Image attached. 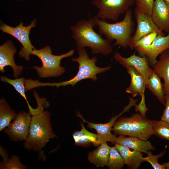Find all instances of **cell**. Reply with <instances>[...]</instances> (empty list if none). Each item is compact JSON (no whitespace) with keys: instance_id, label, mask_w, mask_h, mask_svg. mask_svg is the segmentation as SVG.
Here are the masks:
<instances>
[{"instance_id":"1","label":"cell","mask_w":169,"mask_h":169,"mask_svg":"<svg viewBox=\"0 0 169 169\" xmlns=\"http://www.w3.org/2000/svg\"><path fill=\"white\" fill-rule=\"evenodd\" d=\"M96 26L94 18H90L88 20H80L70 27L72 37L75 40L76 49L88 47L92 54L109 55L113 51L111 42L106 38H103L100 34L94 30Z\"/></svg>"},{"instance_id":"2","label":"cell","mask_w":169,"mask_h":169,"mask_svg":"<svg viewBox=\"0 0 169 169\" xmlns=\"http://www.w3.org/2000/svg\"><path fill=\"white\" fill-rule=\"evenodd\" d=\"M100 34L104 35L110 42L114 40L113 46H120L126 49L129 47L131 38L135 30L132 12L129 9L125 13L121 21L110 23L100 19L97 15L93 17Z\"/></svg>"},{"instance_id":"3","label":"cell","mask_w":169,"mask_h":169,"mask_svg":"<svg viewBox=\"0 0 169 169\" xmlns=\"http://www.w3.org/2000/svg\"><path fill=\"white\" fill-rule=\"evenodd\" d=\"M51 116V113L46 110L31 117L28 134L23 143L24 148L40 151L50 139L58 137L52 128Z\"/></svg>"},{"instance_id":"4","label":"cell","mask_w":169,"mask_h":169,"mask_svg":"<svg viewBox=\"0 0 169 169\" xmlns=\"http://www.w3.org/2000/svg\"><path fill=\"white\" fill-rule=\"evenodd\" d=\"M111 131L116 135L138 137L147 141L153 135V120L138 113L128 117L118 118L114 123Z\"/></svg>"},{"instance_id":"5","label":"cell","mask_w":169,"mask_h":169,"mask_svg":"<svg viewBox=\"0 0 169 169\" xmlns=\"http://www.w3.org/2000/svg\"><path fill=\"white\" fill-rule=\"evenodd\" d=\"M77 50L78 56L71 59L73 61L79 64L78 71L74 77L69 80L59 82L41 83V86H56L58 88L70 85L73 87L77 83L84 79H89L96 81L98 79L97 74L105 72L111 68L110 66L103 68L97 66L95 64L97 58L93 57L90 59L84 48Z\"/></svg>"},{"instance_id":"6","label":"cell","mask_w":169,"mask_h":169,"mask_svg":"<svg viewBox=\"0 0 169 169\" xmlns=\"http://www.w3.org/2000/svg\"><path fill=\"white\" fill-rule=\"evenodd\" d=\"M74 52V50L72 49L65 54L55 55L52 54V50L49 45L39 49H34L32 54L39 58L42 66L40 67L33 66L32 67L36 70L37 73L40 78L58 77L62 75L65 71V68L60 66L61 60L73 56Z\"/></svg>"},{"instance_id":"7","label":"cell","mask_w":169,"mask_h":169,"mask_svg":"<svg viewBox=\"0 0 169 169\" xmlns=\"http://www.w3.org/2000/svg\"><path fill=\"white\" fill-rule=\"evenodd\" d=\"M36 19L34 18L30 24L27 26L23 25L21 22L19 25L15 27H12L5 23H3L0 27V29L3 33L8 34L17 39L22 44L23 47L18 53L20 57L23 58L27 61L30 60V55L35 49L32 44L29 38V34L32 28L36 27Z\"/></svg>"},{"instance_id":"8","label":"cell","mask_w":169,"mask_h":169,"mask_svg":"<svg viewBox=\"0 0 169 169\" xmlns=\"http://www.w3.org/2000/svg\"><path fill=\"white\" fill-rule=\"evenodd\" d=\"M135 1V0H92V3L98 9L97 16L100 19L116 21Z\"/></svg>"},{"instance_id":"9","label":"cell","mask_w":169,"mask_h":169,"mask_svg":"<svg viewBox=\"0 0 169 169\" xmlns=\"http://www.w3.org/2000/svg\"><path fill=\"white\" fill-rule=\"evenodd\" d=\"M29 113L22 111L17 114L14 121L4 129L11 141L16 142L25 141L29 133L31 117Z\"/></svg>"},{"instance_id":"10","label":"cell","mask_w":169,"mask_h":169,"mask_svg":"<svg viewBox=\"0 0 169 169\" xmlns=\"http://www.w3.org/2000/svg\"><path fill=\"white\" fill-rule=\"evenodd\" d=\"M137 23L134 34L131 36L129 47L132 49L134 44L143 37L156 32L165 36L164 32L159 29L154 22L151 15L144 13L136 8L134 11Z\"/></svg>"},{"instance_id":"11","label":"cell","mask_w":169,"mask_h":169,"mask_svg":"<svg viewBox=\"0 0 169 169\" xmlns=\"http://www.w3.org/2000/svg\"><path fill=\"white\" fill-rule=\"evenodd\" d=\"M131 108V106L128 105L124 107L123 110L118 115L112 117L109 121L104 124L95 123L88 122L79 112L77 113V116L83 120V123L88 124L87 127L89 128L93 129L96 131L99 136V145L107 142H110L114 144L116 143L117 137L115 135L111 132L113 126L118 118L124 113L128 111Z\"/></svg>"},{"instance_id":"12","label":"cell","mask_w":169,"mask_h":169,"mask_svg":"<svg viewBox=\"0 0 169 169\" xmlns=\"http://www.w3.org/2000/svg\"><path fill=\"white\" fill-rule=\"evenodd\" d=\"M17 51L11 40H8L0 46V72H4L5 67L9 66L13 69V76L15 79L18 78L21 74L23 68V66L18 65L15 63L14 55Z\"/></svg>"},{"instance_id":"13","label":"cell","mask_w":169,"mask_h":169,"mask_svg":"<svg viewBox=\"0 0 169 169\" xmlns=\"http://www.w3.org/2000/svg\"><path fill=\"white\" fill-rule=\"evenodd\" d=\"M114 58L124 67L126 68L131 67L134 68L142 75L145 82L152 69L150 67L148 59L146 56H138L135 53L125 58L116 52L114 54Z\"/></svg>"},{"instance_id":"14","label":"cell","mask_w":169,"mask_h":169,"mask_svg":"<svg viewBox=\"0 0 169 169\" xmlns=\"http://www.w3.org/2000/svg\"><path fill=\"white\" fill-rule=\"evenodd\" d=\"M151 16L159 29L169 33V3L163 0H155Z\"/></svg>"},{"instance_id":"15","label":"cell","mask_w":169,"mask_h":169,"mask_svg":"<svg viewBox=\"0 0 169 169\" xmlns=\"http://www.w3.org/2000/svg\"><path fill=\"white\" fill-rule=\"evenodd\" d=\"M127 72L131 77L129 86L126 90V93L131 94L133 97L137 95L145 98V92L146 88L145 79L136 69L129 67L126 68Z\"/></svg>"},{"instance_id":"16","label":"cell","mask_w":169,"mask_h":169,"mask_svg":"<svg viewBox=\"0 0 169 169\" xmlns=\"http://www.w3.org/2000/svg\"><path fill=\"white\" fill-rule=\"evenodd\" d=\"M168 49H169V33L167 36L158 34L146 55L150 65L152 66L155 64L157 57Z\"/></svg>"},{"instance_id":"17","label":"cell","mask_w":169,"mask_h":169,"mask_svg":"<svg viewBox=\"0 0 169 169\" xmlns=\"http://www.w3.org/2000/svg\"><path fill=\"white\" fill-rule=\"evenodd\" d=\"M152 67L161 79L164 80L165 95H169V49L159 55V59Z\"/></svg>"},{"instance_id":"18","label":"cell","mask_w":169,"mask_h":169,"mask_svg":"<svg viewBox=\"0 0 169 169\" xmlns=\"http://www.w3.org/2000/svg\"><path fill=\"white\" fill-rule=\"evenodd\" d=\"M115 143L146 154L149 151L155 150V148L149 141L136 137L119 135L117 138Z\"/></svg>"},{"instance_id":"19","label":"cell","mask_w":169,"mask_h":169,"mask_svg":"<svg viewBox=\"0 0 169 169\" xmlns=\"http://www.w3.org/2000/svg\"><path fill=\"white\" fill-rule=\"evenodd\" d=\"M115 146L122 156L124 162L128 168L137 169L144 162L141 152L135 150L131 151L125 146L115 143Z\"/></svg>"},{"instance_id":"20","label":"cell","mask_w":169,"mask_h":169,"mask_svg":"<svg viewBox=\"0 0 169 169\" xmlns=\"http://www.w3.org/2000/svg\"><path fill=\"white\" fill-rule=\"evenodd\" d=\"M161 78L152 68L146 81V88L157 98L164 105L166 104L165 95L164 93L163 84L161 81Z\"/></svg>"},{"instance_id":"21","label":"cell","mask_w":169,"mask_h":169,"mask_svg":"<svg viewBox=\"0 0 169 169\" xmlns=\"http://www.w3.org/2000/svg\"><path fill=\"white\" fill-rule=\"evenodd\" d=\"M97 148L88 153V159L97 167L107 166L110 155V147L107 142L100 145Z\"/></svg>"},{"instance_id":"22","label":"cell","mask_w":169,"mask_h":169,"mask_svg":"<svg viewBox=\"0 0 169 169\" xmlns=\"http://www.w3.org/2000/svg\"><path fill=\"white\" fill-rule=\"evenodd\" d=\"M0 79L1 81L8 83L13 86L15 90L24 99L28 105L29 110V113L31 115H36L44 111L43 109L39 106H38L36 108L33 109L29 104L25 94V79L23 77L15 79H11L4 76L1 75L0 76Z\"/></svg>"},{"instance_id":"23","label":"cell","mask_w":169,"mask_h":169,"mask_svg":"<svg viewBox=\"0 0 169 169\" xmlns=\"http://www.w3.org/2000/svg\"><path fill=\"white\" fill-rule=\"evenodd\" d=\"M81 129L79 131H75L72 134L75 144L77 146L87 147L92 144L95 146L99 145L98 135L91 132L84 127L83 123L79 121Z\"/></svg>"},{"instance_id":"24","label":"cell","mask_w":169,"mask_h":169,"mask_svg":"<svg viewBox=\"0 0 169 169\" xmlns=\"http://www.w3.org/2000/svg\"><path fill=\"white\" fill-rule=\"evenodd\" d=\"M17 114L11 109L5 99L0 100V131L8 127L14 120Z\"/></svg>"},{"instance_id":"25","label":"cell","mask_w":169,"mask_h":169,"mask_svg":"<svg viewBox=\"0 0 169 169\" xmlns=\"http://www.w3.org/2000/svg\"><path fill=\"white\" fill-rule=\"evenodd\" d=\"M158 33L156 32L146 35L136 41L132 49H135L141 55L146 56L154 39Z\"/></svg>"},{"instance_id":"26","label":"cell","mask_w":169,"mask_h":169,"mask_svg":"<svg viewBox=\"0 0 169 169\" xmlns=\"http://www.w3.org/2000/svg\"><path fill=\"white\" fill-rule=\"evenodd\" d=\"M124 165L123 159L119 151L115 146L110 147L107 166L110 169H121Z\"/></svg>"},{"instance_id":"27","label":"cell","mask_w":169,"mask_h":169,"mask_svg":"<svg viewBox=\"0 0 169 169\" xmlns=\"http://www.w3.org/2000/svg\"><path fill=\"white\" fill-rule=\"evenodd\" d=\"M154 135L165 140L169 141V123L160 120H153Z\"/></svg>"},{"instance_id":"28","label":"cell","mask_w":169,"mask_h":169,"mask_svg":"<svg viewBox=\"0 0 169 169\" xmlns=\"http://www.w3.org/2000/svg\"><path fill=\"white\" fill-rule=\"evenodd\" d=\"M166 151L165 150L159 154L155 155L152 154L151 151H149L146 153L147 156L143 157V159L144 161L149 163L154 169H166L165 166L163 164L159 163L158 161L159 158L162 157L165 155Z\"/></svg>"},{"instance_id":"29","label":"cell","mask_w":169,"mask_h":169,"mask_svg":"<svg viewBox=\"0 0 169 169\" xmlns=\"http://www.w3.org/2000/svg\"><path fill=\"white\" fill-rule=\"evenodd\" d=\"M27 166L22 164L19 157L13 155L8 161L3 165H0V169H26Z\"/></svg>"},{"instance_id":"30","label":"cell","mask_w":169,"mask_h":169,"mask_svg":"<svg viewBox=\"0 0 169 169\" xmlns=\"http://www.w3.org/2000/svg\"><path fill=\"white\" fill-rule=\"evenodd\" d=\"M135 1L136 9L151 15L154 0H135Z\"/></svg>"},{"instance_id":"31","label":"cell","mask_w":169,"mask_h":169,"mask_svg":"<svg viewBox=\"0 0 169 169\" xmlns=\"http://www.w3.org/2000/svg\"><path fill=\"white\" fill-rule=\"evenodd\" d=\"M165 108L164 109L160 120L169 123V95H165Z\"/></svg>"},{"instance_id":"32","label":"cell","mask_w":169,"mask_h":169,"mask_svg":"<svg viewBox=\"0 0 169 169\" xmlns=\"http://www.w3.org/2000/svg\"><path fill=\"white\" fill-rule=\"evenodd\" d=\"M0 154L3 158V161L0 162V165H3L9 160V158L7 150L0 146Z\"/></svg>"},{"instance_id":"33","label":"cell","mask_w":169,"mask_h":169,"mask_svg":"<svg viewBox=\"0 0 169 169\" xmlns=\"http://www.w3.org/2000/svg\"><path fill=\"white\" fill-rule=\"evenodd\" d=\"M163 164L165 166L166 169H169V162L164 163Z\"/></svg>"},{"instance_id":"34","label":"cell","mask_w":169,"mask_h":169,"mask_svg":"<svg viewBox=\"0 0 169 169\" xmlns=\"http://www.w3.org/2000/svg\"><path fill=\"white\" fill-rule=\"evenodd\" d=\"M165 1H166V2L169 3V0H163Z\"/></svg>"},{"instance_id":"35","label":"cell","mask_w":169,"mask_h":169,"mask_svg":"<svg viewBox=\"0 0 169 169\" xmlns=\"http://www.w3.org/2000/svg\"></svg>"}]
</instances>
